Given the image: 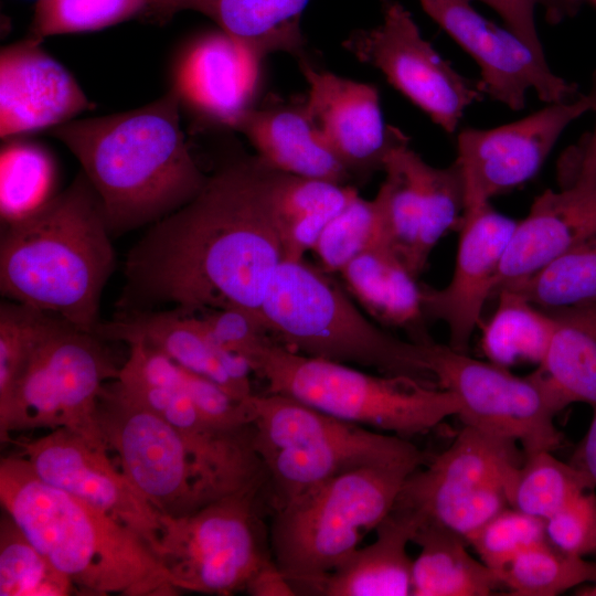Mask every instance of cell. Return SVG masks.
<instances>
[{"label":"cell","instance_id":"6da1fadb","mask_svg":"<svg viewBox=\"0 0 596 596\" xmlns=\"http://www.w3.org/2000/svg\"><path fill=\"white\" fill-rule=\"evenodd\" d=\"M276 171L258 156L227 163L191 201L151 224L127 254L121 309L236 308L259 319L285 260L273 206Z\"/></svg>","mask_w":596,"mask_h":596},{"label":"cell","instance_id":"7a4b0ae2","mask_svg":"<svg viewBox=\"0 0 596 596\" xmlns=\"http://www.w3.org/2000/svg\"><path fill=\"white\" fill-rule=\"evenodd\" d=\"M180 106L171 88L136 109L51 129L81 163L111 234L156 223L203 188L207 175L190 152Z\"/></svg>","mask_w":596,"mask_h":596},{"label":"cell","instance_id":"3957f363","mask_svg":"<svg viewBox=\"0 0 596 596\" xmlns=\"http://www.w3.org/2000/svg\"><path fill=\"white\" fill-rule=\"evenodd\" d=\"M110 235L99 199L81 172L36 211L6 224L1 295L94 333L116 264Z\"/></svg>","mask_w":596,"mask_h":596},{"label":"cell","instance_id":"277c9868","mask_svg":"<svg viewBox=\"0 0 596 596\" xmlns=\"http://www.w3.org/2000/svg\"><path fill=\"white\" fill-rule=\"evenodd\" d=\"M0 501L31 543L91 595L173 596L161 561L128 525L42 480L21 454L0 462Z\"/></svg>","mask_w":596,"mask_h":596},{"label":"cell","instance_id":"5b68a950","mask_svg":"<svg viewBox=\"0 0 596 596\" xmlns=\"http://www.w3.org/2000/svg\"><path fill=\"white\" fill-rule=\"evenodd\" d=\"M259 319L273 340L298 353L438 386L428 359L432 343L405 341L374 324L331 274L304 258L278 266Z\"/></svg>","mask_w":596,"mask_h":596},{"label":"cell","instance_id":"8992f818","mask_svg":"<svg viewBox=\"0 0 596 596\" xmlns=\"http://www.w3.org/2000/svg\"><path fill=\"white\" fill-rule=\"evenodd\" d=\"M253 443L267 481L272 512L341 473L371 466L418 469L432 457L405 437L377 433L290 396L249 397Z\"/></svg>","mask_w":596,"mask_h":596},{"label":"cell","instance_id":"52a82bcc","mask_svg":"<svg viewBox=\"0 0 596 596\" xmlns=\"http://www.w3.org/2000/svg\"><path fill=\"white\" fill-rule=\"evenodd\" d=\"M414 470L387 466L354 469L272 512V555L296 595H310L322 577L360 547L391 512Z\"/></svg>","mask_w":596,"mask_h":596},{"label":"cell","instance_id":"ba28073f","mask_svg":"<svg viewBox=\"0 0 596 596\" xmlns=\"http://www.w3.org/2000/svg\"><path fill=\"white\" fill-rule=\"evenodd\" d=\"M267 392L290 396L321 412L408 438L457 416L455 394L401 375H374L348 364L308 356L272 338L251 363Z\"/></svg>","mask_w":596,"mask_h":596},{"label":"cell","instance_id":"9c48e42d","mask_svg":"<svg viewBox=\"0 0 596 596\" xmlns=\"http://www.w3.org/2000/svg\"><path fill=\"white\" fill-rule=\"evenodd\" d=\"M102 341L52 315L0 412L1 440H10L14 432L66 428L108 451L97 423V402L119 369Z\"/></svg>","mask_w":596,"mask_h":596},{"label":"cell","instance_id":"30bf717a","mask_svg":"<svg viewBox=\"0 0 596 596\" xmlns=\"http://www.w3.org/2000/svg\"><path fill=\"white\" fill-rule=\"evenodd\" d=\"M265 490L224 497L184 515H164L159 558L179 590L231 595L244 592L273 561L262 515Z\"/></svg>","mask_w":596,"mask_h":596},{"label":"cell","instance_id":"8fae6325","mask_svg":"<svg viewBox=\"0 0 596 596\" xmlns=\"http://www.w3.org/2000/svg\"><path fill=\"white\" fill-rule=\"evenodd\" d=\"M523 460L514 440L464 425L447 449L407 476L392 509L467 539L510 507L511 483Z\"/></svg>","mask_w":596,"mask_h":596},{"label":"cell","instance_id":"7c38bea8","mask_svg":"<svg viewBox=\"0 0 596 596\" xmlns=\"http://www.w3.org/2000/svg\"><path fill=\"white\" fill-rule=\"evenodd\" d=\"M428 359L438 386L458 400L464 425L514 440L524 455L562 444L554 418L570 404L541 368L520 376L436 342Z\"/></svg>","mask_w":596,"mask_h":596},{"label":"cell","instance_id":"4fadbf2b","mask_svg":"<svg viewBox=\"0 0 596 596\" xmlns=\"http://www.w3.org/2000/svg\"><path fill=\"white\" fill-rule=\"evenodd\" d=\"M96 417L120 470L163 514L184 517L217 501L182 435L129 395L117 379L104 384Z\"/></svg>","mask_w":596,"mask_h":596},{"label":"cell","instance_id":"5bb4252c","mask_svg":"<svg viewBox=\"0 0 596 596\" xmlns=\"http://www.w3.org/2000/svg\"><path fill=\"white\" fill-rule=\"evenodd\" d=\"M381 23L353 31L343 47L382 72L446 132L456 131L465 110L486 94L480 79L465 77L444 60L398 1L381 0Z\"/></svg>","mask_w":596,"mask_h":596},{"label":"cell","instance_id":"9a60e30c","mask_svg":"<svg viewBox=\"0 0 596 596\" xmlns=\"http://www.w3.org/2000/svg\"><path fill=\"white\" fill-rule=\"evenodd\" d=\"M594 94L547 104L517 121L490 129L466 128L457 137V158L466 209L490 202L531 180L567 126L594 109Z\"/></svg>","mask_w":596,"mask_h":596},{"label":"cell","instance_id":"2e32d148","mask_svg":"<svg viewBox=\"0 0 596 596\" xmlns=\"http://www.w3.org/2000/svg\"><path fill=\"white\" fill-rule=\"evenodd\" d=\"M425 12L477 63L486 94L512 110L533 91L547 103L571 100L577 86L556 75L545 56L508 28L485 18L472 0H418Z\"/></svg>","mask_w":596,"mask_h":596},{"label":"cell","instance_id":"e0dca14e","mask_svg":"<svg viewBox=\"0 0 596 596\" xmlns=\"http://www.w3.org/2000/svg\"><path fill=\"white\" fill-rule=\"evenodd\" d=\"M15 444L42 480L128 525L159 555L166 514L113 464L108 451L66 428Z\"/></svg>","mask_w":596,"mask_h":596},{"label":"cell","instance_id":"ac0fdd59","mask_svg":"<svg viewBox=\"0 0 596 596\" xmlns=\"http://www.w3.org/2000/svg\"><path fill=\"white\" fill-rule=\"evenodd\" d=\"M308 83V114L329 149L354 177L383 170L389 153L408 137L384 121L375 86L298 61Z\"/></svg>","mask_w":596,"mask_h":596},{"label":"cell","instance_id":"d6986e66","mask_svg":"<svg viewBox=\"0 0 596 596\" xmlns=\"http://www.w3.org/2000/svg\"><path fill=\"white\" fill-rule=\"evenodd\" d=\"M517 223L490 202L467 207L449 284L441 289L423 287L426 319L447 324L448 345L458 352L468 353L483 308L492 299L499 267Z\"/></svg>","mask_w":596,"mask_h":596},{"label":"cell","instance_id":"ffe728a7","mask_svg":"<svg viewBox=\"0 0 596 596\" xmlns=\"http://www.w3.org/2000/svg\"><path fill=\"white\" fill-rule=\"evenodd\" d=\"M93 105L73 75L30 36L0 54L2 139L55 128Z\"/></svg>","mask_w":596,"mask_h":596},{"label":"cell","instance_id":"44dd1931","mask_svg":"<svg viewBox=\"0 0 596 596\" xmlns=\"http://www.w3.org/2000/svg\"><path fill=\"white\" fill-rule=\"evenodd\" d=\"M102 340L127 344L141 341L172 361L219 384L237 400L251 396L248 361L209 339L195 313L180 309L123 310L115 319L99 322L95 330Z\"/></svg>","mask_w":596,"mask_h":596},{"label":"cell","instance_id":"7402d4cb","mask_svg":"<svg viewBox=\"0 0 596 596\" xmlns=\"http://www.w3.org/2000/svg\"><path fill=\"white\" fill-rule=\"evenodd\" d=\"M596 233V188L545 190L517 223L496 278L492 298Z\"/></svg>","mask_w":596,"mask_h":596},{"label":"cell","instance_id":"603a6c76","mask_svg":"<svg viewBox=\"0 0 596 596\" xmlns=\"http://www.w3.org/2000/svg\"><path fill=\"white\" fill-rule=\"evenodd\" d=\"M259 64L223 32L195 41L180 58L172 88L203 116L233 128L253 106Z\"/></svg>","mask_w":596,"mask_h":596},{"label":"cell","instance_id":"cb8c5ba5","mask_svg":"<svg viewBox=\"0 0 596 596\" xmlns=\"http://www.w3.org/2000/svg\"><path fill=\"white\" fill-rule=\"evenodd\" d=\"M233 129L275 170L350 184L352 177L317 131L304 100L269 97L240 116Z\"/></svg>","mask_w":596,"mask_h":596},{"label":"cell","instance_id":"d4e9b609","mask_svg":"<svg viewBox=\"0 0 596 596\" xmlns=\"http://www.w3.org/2000/svg\"><path fill=\"white\" fill-rule=\"evenodd\" d=\"M309 0H149L160 19L181 11L204 14L260 65L270 54L302 56L305 38L300 20Z\"/></svg>","mask_w":596,"mask_h":596},{"label":"cell","instance_id":"484cf974","mask_svg":"<svg viewBox=\"0 0 596 596\" xmlns=\"http://www.w3.org/2000/svg\"><path fill=\"white\" fill-rule=\"evenodd\" d=\"M347 291L381 326L401 329L418 344L433 343L423 309V287L397 255L380 245L339 272Z\"/></svg>","mask_w":596,"mask_h":596},{"label":"cell","instance_id":"4316f807","mask_svg":"<svg viewBox=\"0 0 596 596\" xmlns=\"http://www.w3.org/2000/svg\"><path fill=\"white\" fill-rule=\"evenodd\" d=\"M418 522L391 510L375 529V540L356 549L312 588L316 596L412 595L413 560L407 553Z\"/></svg>","mask_w":596,"mask_h":596},{"label":"cell","instance_id":"83f0119b","mask_svg":"<svg viewBox=\"0 0 596 596\" xmlns=\"http://www.w3.org/2000/svg\"><path fill=\"white\" fill-rule=\"evenodd\" d=\"M412 542L421 549L412 565L413 596H487L502 586L497 572L467 550V539L422 521Z\"/></svg>","mask_w":596,"mask_h":596},{"label":"cell","instance_id":"f1b7e54d","mask_svg":"<svg viewBox=\"0 0 596 596\" xmlns=\"http://www.w3.org/2000/svg\"><path fill=\"white\" fill-rule=\"evenodd\" d=\"M352 184L276 171L273 206L285 260L302 259L321 232L355 196Z\"/></svg>","mask_w":596,"mask_h":596},{"label":"cell","instance_id":"f546056e","mask_svg":"<svg viewBox=\"0 0 596 596\" xmlns=\"http://www.w3.org/2000/svg\"><path fill=\"white\" fill-rule=\"evenodd\" d=\"M546 310L554 330L539 368L568 404L596 407V300Z\"/></svg>","mask_w":596,"mask_h":596},{"label":"cell","instance_id":"4dcf8cb0","mask_svg":"<svg viewBox=\"0 0 596 596\" xmlns=\"http://www.w3.org/2000/svg\"><path fill=\"white\" fill-rule=\"evenodd\" d=\"M423 158L408 143L394 148L383 171L385 179L373 199L382 222L384 245L418 277L417 245L422 199L419 167Z\"/></svg>","mask_w":596,"mask_h":596},{"label":"cell","instance_id":"1f68e13d","mask_svg":"<svg viewBox=\"0 0 596 596\" xmlns=\"http://www.w3.org/2000/svg\"><path fill=\"white\" fill-rule=\"evenodd\" d=\"M498 305L481 327L480 345L488 361L509 368L543 362L554 330L553 315L523 296L500 290Z\"/></svg>","mask_w":596,"mask_h":596},{"label":"cell","instance_id":"d6a6232c","mask_svg":"<svg viewBox=\"0 0 596 596\" xmlns=\"http://www.w3.org/2000/svg\"><path fill=\"white\" fill-rule=\"evenodd\" d=\"M502 289L512 290L543 309L596 300V233L536 273Z\"/></svg>","mask_w":596,"mask_h":596},{"label":"cell","instance_id":"836d02e7","mask_svg":"<svg viewBox=\"0 0 596 596\" xmlns=\"http://www.w3.org/2000/svg\"><path fill=\"white\" fill-rule=\"evenodd\" d=\"M594 489L588 477L550 450L524 455L510 488V507L546 520L581 492Z\"/></svg>","mask_w":596,"mask_h":596},{"label":"cell","instance_id":"e575fe53","mask_svg":"<svg viewBox=\"0 0 596 596\" xmlns=\"http://www.w3.org/2000/svg\"><path fill=\"white\" fill-rule=\"evenodd\" d=\"M55 181V164L40 145L11 140L0 153V212L4 224L21 220L46 203Z\"/></svg>","mask_w":596,"mask_h":596},{"label":"cell","instance_id":"d590c367","mask_svg":"<svg viewBox=\"0 0 596 596\" xmlns=\"http://www.w3.org/2000/svg\"><path fill=\"white\" fill-rule=\"evenodd\" d=\"M76 586L3 511L0 521V596H66Z\"/></svg>","mask_w":596,"mask_h":596},{"label":"cell","instance_id":"8d00e7d4","mask_svg":"<svg viewBox=\"0 0 596 596\" xmlns=\"http://www.w3.org/2000/svg\"><path fill=\"white\" fill-rule=\"evenodd\" d=\"M499 576L511 595L555 596L594 582L596 564L546 540L519 554Z\"/></svg>","mask_w":596,"mask_h":596},{"label":"cell","instance_id":"74e56055","mask_svg":"<svg viewBox=\"0 0 596 596\" xmlns=\"http://www.w3.org/2000/svg\"><path fill=\"white\" fill-rule=\"evenodd\" d=\"M419 185L422 215L417 263L422 273L438 241L449 231L459 230L466 210V194L462 173L456 161L446 168H436L423 160Z\"/></svg>","mask_w":596,"mask_h":596},{"label":"cell","instance_id":"f35d334b","mask_svg":"<svg viewBox=\"0 0 596 596\" xmlns=\"http://www.w3.org/2000/svg\"><path fill=\"white\" fill-rule=\"evenodd\" d=\"M149 0H36L29 36L94 32L147 12Z\"/></svg>","mask_w":596,"mask_h":596},{"label":"cell","instance_id":"ab89813d","mask_svg":"<svg viewBox=\"0 0 596 596\" xmlns=\"http://www.w3.org/2000/svg\"><path fill=\"white\" fill-rule=\"evenodd\" d=\"M380 245H384V235L377 206L374 200L358 195L328 223L312 251L319 266L333 274Z\"/></svg>","mask_w":596,"mask_h":596},{"label":"cell","instance_id":"60d3db41","mask_svg":"<svg viewBox=\"0 0 596 596\" xmlns=\"http://www.w3.org/2000/svg\"><path fill=\"white\" fill-rule=\"evenodd\" d=\"M545 521L508 507L467 538L479 560L500 574L519 554L546 541Z\"/></svg>","mask_w":596,"mask_h":596},{"label":"cell","instance_id":"b9f144b4","mask_svg":"<svg viewBox=\"0 0 596 596\" xmlns=\"http://www.w3.org/2000/svg\"><path fill=\"white\" fill-rule=\"evenodd\" d=\"M52 313L7 300L0 307V412L9 404L34 344Z\"/></svg>","mask_w":596,"mask_h":596},{"label":"cell","instance_id":"7bdbcfd3","mask_svg":"<svg viewBox=\"0 0 596 596\" xmlns=\"http://www.w3.org/2000/svg\"><path fill=\"white\" fill-rule=\"evenodd\" d=\"M545 521L547 541L579 557L596 554V493L585 490Z\"/></svg>","mask_w":596,"mask_h":596},{"label":"cell","instance_id":"ee69618b","mask_svg":"<svg viewBox=\"0 0 596 596\" xmlns=\"http://www.w3.org/2000/svg\"><path fill=\"white\" fill-rule=\"evenodd\" d=\"M194 313L211 341L241 354L249 365L257 351L270 339L262 321L242 309H207Z\"/></svg>","mask_w":596,"mask_h":596},{"label":"cell","instance_id":"f6af8a7d","mask_svg":"<svg viewBox=\"0 0 596 596\" xmlns=\"http://www.w3.org/2000/svg\"><path fill=\"white\" fill-rule=\"evenodd\" d=\"M475 1V0H472ZM493 9L505 28L518 35L534 52L545 56L535 25V11L542 8L551 23H558L574 15L579 3L574 0H478Z\"/></svg>","mask_w":596,"mask_h":596},{"label":"cell","instance_id":"bcb514c9","mask_svg":"<svg viewBox=\"0 0 596 596\" xmlns=\"http://www.w3.org/2000/svg\"><path fill=\"white\" fill-rule=\"evenodd\" d=\"M592 93L596 113V89ZM558 180L561 188H596V121L588 134L563 153L558 162Z\"/></svg>","mask_w":596,"mask_h":596},{"label":"cell","instance_id":"7dc6e473","mask_svg":"<svg viewBox=\"0 0 596 596\" xmlns=\"http://www.w3.org/2000/svg\"><path fill=\"white\" fill-rule=\"evenodd\" d=\"M244 592L253 596L296 595L274 560L265 564L254 574Z\"/></svg>","mask_w":596,"mask_h":596},{"label":"cell","instance_id":"c3c4849f","mask_svg":"<svg viewBox=\"0 0 596 596\" xmlns=\"http://www.w3.org/2000/svg\"><path fill=\"white\" fill-rule=\"evenodd\" d=\"M570 462L583 471L594 488L596 487V407H593L588 428L573 451Z\"/></svg>","mask_w":596,"mask_h":596},{"label":"cell","instance_id":"681fc988","mask_svg":"<svg viewBox=\"0 0 596 596\" xmlns=\"http://www.w3.org/2000/svg\"><path fill=\"white\" fill-rule=\"evenodd\" d=\"M575 594L579 596H596V578L594 582L586 584V586L578 588Z\"/></svg>","mask_w":596,"mask_h":596},{"label":"cell","instance_id":"f907efd6","mask_svg":"<svg viewBox=\"0 0 596 596\" xmlns=\"http://www.w3.org/2000/svg\"><path fill=\"white\" fill-rule=\"evenodd\" d=\"M574 1H576L579 4L582 2H587V3H589L590 6H593L596 9V0H574Z\"/></svg>","mask_w":596,"mask_h":596}]
</instances>
